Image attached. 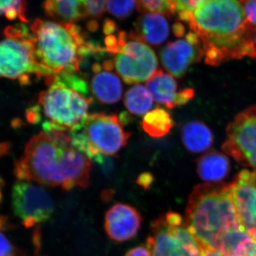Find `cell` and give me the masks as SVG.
<instances>
[{
	"label": "cell",
	"mask_w": 256,
	"mask_h": 256,
	"mask_svg": "<svg viewBox=\"0 0 256 256\" xmlns=\"http://www.w3.org/2000/svg\"><path fill=\"white\" fill-rule=\"evenodd\" d=\"M92 168V160L74 146L70 134L44 131L26 144L14 174L20 181L70 191L88 186Z\"/></svg>",
	"instance_id": "1"
},
{
	"label": "cell",
	"mask_w": 256,
	"mask_h": 256,
	"mask_svg": "<svg viewBox=\"0 0 256 256\" xmlns=\"http://www.w3.org/2000/svg\"><path fill=\"white\" fill-rule=\"evenodd\" d=\"M185 23L200 37L208 65L256 58V30L238 0H208Z\"/></svg>",
	"instance_id": "2"
},
{
	"label": "cell",
	"mask_w": 256,
	"mask_h": 256,
	"mask_svg": "<svg viewBox=\"0 0 256 256\" xmlns=\"http://www.w3.org/2000/svg\"><path fill=\"white\" fill-rule=\"evenodd\" d=\"M35 54L46 70L47 86L57 76L78 73L80 66L92 56H102L106 50L98 42L88 40L80 26L72 23H56L37 18L31 26Z\"/></svg>",
	"instance_id": "3"
},
{
	"label": "cell",
	"mask_w": 256,
	"mask_h": 256,
	"mask_svg": "<svg viewBox=\"0 0 256 256\" xmlns=\"http://www.w3.org/2000/svg\"><path fill=\"white\" fill-rule=\"evenodd\" d=\"M186 223L200 247L218 250L227 234L246 229L230 193V184H203L192 192Z\"/></svg>",
	"instance_id": "4"
},
{
	"label": "cell",
	"mask_w": 256,
	"mask_h": 256,
	"mask_svg": "<svg viewBox=\"0 0 256 256\" xmlns=\"http://www.w3.org/2000/svg\"><path fill=\"white\" fill-rule=\"evenodd\" d=\"M4 38L0 42V78L18 80L28 86L32 77L48 75L36 60L33 35L24 24L6 28Z\"/></svg>",
	"instance_id": "5"
},
{
	"label": "cell",
	"mask_w": 256,
	"mask_h": 256,
	"mask_svg": "<svg viewBox=\"0 0 256 256\" xmlns=\"http://www.w3.org/2000/svg\"><path fill=\"white\" fill-rule=\"evenodd\" d=\"M105 43L108 53L114 57L116 72L126 84L146 82L158 72L156 54L132 31L108 36Z\"/></svg>",
	"instance_id": "6"
},
{
	"label": "cell",
	"mask_w": 256,
	"mask_h": 256,
	"mask_svg": "<svg viewBox=\"0 0 256 256\" xmlns=\"http://www.w3.org/2000/svg\"><path fill=\"white\" fill-rule=\"evenodd\" d=\"M92 99L65 86L55 84L41 92L38 99L50 121L43 124L44 131L76 132L84 129Z\"/></svg>",
	"instance_id": "7"
},
{
	"label": "cell",
	"mask_w": 256,
	"mask_h": 256,
	"mask_svg": "<svg viewBox=\"0 0 256 256\" xmlns=\"http://www.w3.org/2000/svg\"><path fill=\"white\" fill-rule=\"evenodd\" d=\"M146 247L152 256H202L201 247L182 216L169 212L152 224Z\"/></svg>",
	"instance_id": "8"
},
{
	"label": "cell",
	"mask_w": 256,
	"mask_h": 256,
	"mask_svg": "<svg viewBox=\"0 0 256 256\" xmlns=\"http://www.w3.org/2000/svg\"><path fill=\"white\" fill-rule=\"evenodd\" d=\"M88 146V156L94 160L98 156H114L127 146L131 137L124 130L117 114H95L88 116L82 132Z\"/></svg>",
	"instance_id": "9"
},
{
	"label": "cell",
	"mask_w": 256,
	"mask_h": 256,
	"mask_svg": "<svg viewBox=\"0 0 256 256\" xmlns=\"http://www.w3.org/2000/svg\"><path fill=\"white\" fill-rule=\"evenodd\" d=\"M12 202L14 214L26 228L46 223L54 213V202L50 193L30 182L20 181L15 184Z\"/></svg>",
	"instance_id": "10"
},
{
	"label": "cell",
	"mask_w": 256,
	"mask_h": 256,
	"mask_svg": "<svg viewBox=\"0 0 256 256\" xmlns=\"http://www.w3.org/2000/svg\"><path fill=\"white\" fill-rule=\"evenodd\" d=\"M222 148L239 163L256 170V106L240 112L229 124Z\"/></svg>",
	"instance_id": "11"
},
{
	"label": "cell",
	"mask_w": 256,
	"mask_h": 256,
	"mask_svg": "<svg viewBox=\"0 0 256 256\" xmlns=\"http://www.w3.org/2000/svg\"><path fill=\"white\" fill-rule=\"evenodd\" d=\"M204 57L200 37L194 32L186 34L184 40L172 42L162 50L160 58L172 76L181 78L194 64Z\"/></svg>",
	"instance_id": "12"
},
{
	"label": "cell",
	"mask_w": 256,
	"mask_h": 256,
	"mask_svg": "<svg viewBox=\"0 0 256 256\" xmlns=\"http://www.w3.org/2000/svg\"><path fill=\"white\" fill-rule=\"evenodd\" d=\"M107 0H44L47 16L60 23L74 24L88 18H100Z\"/></svg>",
	"instance_id": "13"
},
{
	"label": "cell",
	"mask_w": 256,
	"mask_h": 256,
	"mask_svg": "<svg viewBox=\"0 0 256 256\" xmlns=\"http://www.w3.org/2000/svg\"><path fill=\"white\" fill-rule=\"evenodd\" d=\"M232 198L246 230L256 234V172L244 170L230 184Z\"/></svg>",
	"instance_id": "14"
},
{
	"label": "cell",
	"mask_w": 256,
	"mask_h": 256,
	"mask_svg": "<svg viewBox=\"0 0 256 256\" xmlns=\"http://www.w3.org/2000/svg\"><path fill=\"white\" fill-rule=\"evenodd\" d=\"M142 222V216L137 208L127 204L118 203L106 212L104 226L111 240L124 242L138 235Z\"/></svg>",
	"instance_id": "15"
},
{
	"label": "cell",
	"mask_w": 256,
	"mask_h": 256,
	"mask_svg": "<svg viewBox=\"0 0 256 256\" xmlns=\"http://www.w3.org/2000/svg\"><path fill=\"white\" fill-rule=\"evenodd\" d=\"M90 90L94 97L101 104L112 105L120 100L124 92L120 78L112 72L102 67V64H94Z\"/></svg>",
	"instance_id": "16"
},
{
	"label": "cell",
	"mask_w": 256,
	"mask_h": 256,
	"mask_svg": "<svg viewBox=\"0 0 256 256\" xmlns=\"http://www.w3.org/2000/svg\"><path fill=\"white\" fill-rule=\"evenodd\" d=\"M146 88L158 104L173 109L182 106V90L178 92V84L172 76L158 70L149 80Z\"/></svg>",
	"instance_id": "17"
},
{
	"label": "cell",
	"mask_w": 256,
	"mask_h": 256,
	"mask_svg": "<svg viewBox=\"0 0 256 256\" xmlns=\"http://www.w3.org/2000/svg\"><path fill=\"white\" fill-rule=\"evenodd\" d=\"M132 32L146 44L158 46L168 40L170 28L164 15L146 13L138 18Z\"/></svg>",
	"instance_id": "18"
},
{
	"label": "cell",
	"mask_w": 256,
	"mask_h": 256,
	"mask_svg": "<svg viewBox=\"0 0 256 256\" xmlns=\"http://www.w3.org/2000/svg\"><path fill=\"white\" fill-rule=\"evenodd\" d=\"M230 168L228 158L217 152L207 153L197 163L200 178L208 182H217L223 180L228 174Z\"/></svg>",
	"instance_id": "19"
},
{
	"label": "cell",
	"mask_w": 256,
	"mask_h": 256,
	"mask_svg": "<svg viewBox=\"0 0 256 256\" xmlns=\"http://www.w3.org/2000/svg\"><path fill=\"white\" fill-rule=\"evenodd\" d=\"M182 137L184 144L194 153L207 151L214 143L212 131L206 124L200 121H193L185 124Z\"/></svg>",
	"instance_id": "20"
},
{
	"label": "cell",
	"mask_w": 256,
	"mask_h": 256,
	"mask_svg": "<svg viewBox=\"0 0 256 256\" xmlns=\"http://www.w3.org/2000/svg\"><path fill=\"white\" fill-rule=\"evenodd\" d=\"M174 127V121L168 111L162 108L151 110L144 116L142 128L152 138H162L169 134Z\"/></svg>",
	"instance_id": "21"
},
{
	"label": "cell",
	"mask_w": 256,
	"mask_h": 256,
	"mask_svg": "<svg viewBox=\"0 0 256 256\" xmlns=\"http://www.w3.org/2000/svg\"><path fill=\"white\" fill-rule=\"evenodd\" d=\"M124 102L128 111L136 116L148 114L153 107L152 96L146 88L139 84L128 90Z\"/></svg>",
	"instance_id": "22"
},
{
	"label": "cell",
	"mask_w": 256,
	"mask_h": 256,
	"mask_svg": "<svg viewBox=\"0 0 256 256\" xmlns=\"http://www.w3.org/2000/svg\"><path fill=\"white\" fill-rule=\"evenodd\" d=\"M26 0H0V16L4 15L8 20L18 18L22 23H28Z\"/></svg>",
	"instance_id": "23"
},
{
	"label": "cell",
	"mask_w": 256,
	"mask_h": 256,
	"mask_svg": "<svg viewBox=\"0 0 256 256\" xmlns=\"http://www.w3.org/2000/svg\"><path fill=\"white\" fill-rule=\"evenodd\" d=\"M138 10L140 12L152 13L172 16L176 13L174 5L170 0H137Z\"/></svg>",
	"instance_id": "24"
},
{
	"label": "cell",
	"mask_w": 256,
	"mask_h": 256,
	"mask_svg": "<svg viewBox=\"0 0 256 256\" xmlns=\"http://www.w3.org/2000/svg\"><path fill=\"white\" fill-rule=\"evenodd\" d=\"M108 10L112 16L124 20L132 14L136 6L137 0H107ZM138 8V6H137Z\"/></svg>",
	"instance_id": "25"
},
{
	"label": "cell",
	"mask_w": 256,
	"mask_h": 256,
	"mask_svg": "<svg viewBox=\"0 0 256 256\" xmlns=\"http://www.w3.org/2000/svg\"><path fill=\"white\" fill-rule=\"evenodd\" d=\"M12 228L8 217L0 216V256H24L3 233Z\"/></svg>",
	"instance_id": "26"
},
{
	"label": "cell",
	"mask_w": 256,
	"mask_h": 256,
	"mask_svg": "<svg viewBox=\"0 0 256 256\" xmlns=\"http://www.w3.org/2000/svg\"><path fill=\"white\" fill-rule=\"evenodd\" d=\"M208 0H176V12L181 21L185 22L198 8Z\"/></svg>",
	"instance_id": "27"
},
{
	"label": "cell",
	"mask_w": 256,
	"mask_h": 256,
	"mask_svg": "<svg viewBox=\"0 0 256 256\" xmlns=\"http://www.w3.org/2000/svg\"><path fill=\"white\" fill-rule=\"evenodd\" d=\"M244 10L248 22L256 30V0H246Z\"/></svg>",
	"instance_id": "28"
},
{
	"label": "cell",
	"mask_w": 256,
	"mask_h": 256,
	"mask_svg": "<svg viewBox=\"0 0 256 256\" xmlns=\"http://www.w3.org/2000/svg\"><path fill=\"white\" fill-rule=\"evenodd\" d=\"M124 256H152V254L146 246H140L131 249Z\"/></svg>",
	"instance_id": "29"
},
{
	"label": "cell",
	"mask_w": 256,
	"mask_h": 256,
	"mask_svg": "<svg viewBox=\"0 0 256 256\" xmlns=\"http://www.w3.org/2000/svg\"><path fill=\"white\" fill-rule=\"evenodd\" d=\"M40 108L35 107L28 110V119L32 124H38L41 120V114H40Z\"/></svg>",
	"instance_id": "30"
},
{
	"label": "cell",
	"mask_w": 256,
	"mask_h": 256,
	"mask_svg": "<svg viewBox=\"0 0 256 256\" xmlns=\"http://www.w3.org/2000/svg\"><path fill=\"white\" fill-rule=\"evenodd\" d=\"M116 30H117V25L112 20H110V18H107L105 20L104 24V32L106 36L114 35Z\"/></svg>",
	"instance_id": "31"
},
{
	"label": "cell",
	"mask_w": 256,
	"mask_h": 256,
	"mask_svg": "<svg viewBox=\"0 0 256 256\" xmlns=\"http://www.w3.org/2000/svg\"><path fill=\"white\" fill-rule=\"evenodd\" d=\"M202 256H228L220 250L208 247H201Z\"/></svg>",
	"instance_id": "32"
},
{
	"label": "cell",
	"mask_w": 256,
	"mask_h": 256,
	"mask_svg": "<svg viewBox=\"0 0 256 256\" xmlns=\"http://www.w3.org/2000/svg\"><path fill=\"white\" fill-rule=\"evenodd\" d=\"M152 182L153 176L150 174H149V173H146V174H142V176H140L138 183L142 186L148 188L152 183Z\"/></svg>",
	"instance_id": "33"
},
{
	"label": "cell",
	"mask_w": 256,
	"mask_h": 256,
	"mask_svg": "<svg viewBox=\"0 0 256 256\" xmlns=\"http://www.w3.org/2000/svg\"><path fill=\"white\" fill-rule=\"evenodd\" d=\"M173 32H174V35L176 37H182L184 36L186 30H185L182 24L176 23L173 26Z\"/></svg>",
	"instance_id": "34"
},
{
	"label": "cell",
	"mask_w": 256,
	"mask_h": 256,
	"mask_svg": "<svg viewBox=\"0 0 256 256\" xmlns=\"http://www.w3.org/2000/svg\"><path fill=\"white\" fill-rule=\"evenodd\" d=\"M88 28L90 32H96L98 30V22L96 21H92L88 24Z\"/></svg>",
	"instance_id": "35"
},
{
	"label": "cell",
	"mask_w": 256,
	"mask_h": 256,
	"mask_svg": "<svg viewBox=\"0 0 256 256\" xmlns=\"http://www.w3.org/2000/svg\"><path fill=\"white\" fill-rule=\"evenodd\" d=\"M3 188H4V182H3V180L0 178V205H1L2 202L3 200Z\"/></svg>",
	"instance_id": "36"
},
{
	"label": "cell",
	"mask_w": 256,
	"mask_h": 256,
	"mask_svg": "<svg viewBox=\"0 0 256 256\" xmlns=\"http://www.w3.org/2000/svg\"><path fill=\"white\" fill-rule=\"evenodd\" d=\"M6 150H8V148H6V146L2 148L1 146H0V154H4Z\"/></svg>",
	"instance_id": "37"
},
{
	"label": "cell",
	"mask_w": 256,
	"mask_h": 256,
	"mask_svg": "<svg viewBox=\"0 0 256 256\" xmlns=\"http://www.w3.org/2000/svg\"><path fill=\"white\" fill-rule=\"evenodd\" d=\"M254 239H255V244H256V252H255V256H256V234L255 236L254 237Z\"/></svg>",
	"instance_id": "38"
}]
</instances>
